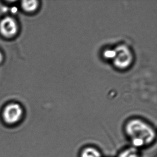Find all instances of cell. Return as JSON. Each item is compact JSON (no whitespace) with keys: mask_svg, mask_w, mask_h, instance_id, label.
I'll return each instance as SVG.
<instances>
[{"mask_svg":"<svg viewBox=\"0 0 157 157\" xmlns=\"http://www.w3.org/2000/svg\"><path fill=\"white\" fill-rule=\"evenodd\" d=\"M23 113L22 108L20 105L15 103L10 104L6 106L3 111V119L7 124H13L21 120Z\"/></svg>","mask_w":157,"mask_h":157,"instance_id":"obj_2","label":"cell"},{"mask_svg":"<svg viewBox=\"0 0 157 157\" xmlns=\"http://www.w3.org/2000/svg\"><path fill=\"white\" fill-rule=\"evenodd\" d=\"M117 157H141V154L139 149L131 146L120 151Z\"/></svg>","mask_w":157,"mask_h":157,"instance_id":"obj_5","label":"cell"},{"mask_svg":"<svg viewBox=\"0 0 157 157\" xmlns=\"http://www.w3.org/2000/svg\"><path fill=\"white\" fill-rule=\"evenodd\" d=\"M79 157H102L101 151L95 147H84L80 152Z\"/></svg>","mask_w":157,"mask_h":157,"instance_id":"obj_4","label":"cell"},{"mask_svg":"<svg viewBox=\"0 0 157 157\" xmlns=\"http://www.w3.org/2000/svg\"><path fill=\"white\" fill-rule=\"evenodd\" d=\"M124 132L131 146L138 149L150 146L156 139L153 127L140 118L129 119L125 124Z\"/></svg>","mask_w":157,"mask_h":157,"instance_id":"obj_1","label":"cell"},{"mask_svg":"<svg viewBox=\"0 0 157 157\" xmlns=\"http://www.w3.org/2000/svg\"><path fill=\"white\" fill-rule=\"evenodd\" d=\"M3 59V55H2V52L0 51V63H1L2 62Z\"/></svg>","mask_w":157,"mask_h":157,"instance_id":"obj_7","label":"cell"},{"mask_svg":"<svg viewBox=\"0 0 157 157\" xmlns=\"http://www.w3.org/2000/svg\"><path fill=\"white\" fill-rule=\"evenodd\" d=\"M18 31V24L13 18L7 17L0 22V33L4 37L12 38L16 36Z\"/></svg>","mask_w":157,"mask_h":157,"instance_id":"obj_3","label":"cell"},{"mask_svg":"<svg viewBox=\"0 0 157 157\" xmlns=\"http://www.w3.org/2000/svg\"><path fill=\"white\" fill-rule=\"evenodd\" d=\"M38 2L35 0L23 1L22 2L21 6L23 10L28 13L33 12L37 10Z\"/></svg>","mask_w":157,"mask_h":157,"instance_id":"obj_6","label":"cell"}]
</instances>
